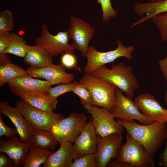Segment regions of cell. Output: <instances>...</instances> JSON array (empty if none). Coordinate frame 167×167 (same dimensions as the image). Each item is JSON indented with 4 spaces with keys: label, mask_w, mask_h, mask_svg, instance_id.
Masks as SVG:
<instances>
[{
    "label": "cell",
    "mask_w": 167,
    "mask_h": 167,
    "mask_svg": "<svg viewBox=\"0 0 167 167\" xmlns=\"http://www.w3.org/2000/svg\"><path fill=\"white\" fill-rule=\"evenodd\" d=\"M117 121L127 133L145 148L152 158L158 152L167 137V122L154 121L148 124H139L135 120Z\"/></svg>",
    "instance_id": "cell-1"
},
{
    "label": "cell",
    "mask_w": 167,
    "mask_h": 167,
    "mask_svg": "<svg viewBox=\"0 0 167 167\" xmlns=\"http://www.w3.org/2000/svg\"><path fill=\"white\" fill-rule=\"evenodd\" d=\"M133 67L123 62L113 63L109 69L102 66L92 74L94 76L103 79L119 88L127 96L133 98L135 91L138 89L139 84L133 73Z\"/></svg>",
    "instance_id": "cell-2"
},
{
    "label": "cell",
    "mask_w": 167,
    "mask_h": 167,
    "mask_svg": "<svg viewBox=\"0 0 167 167\" xmlns=\"http://www.w3.org/2000/svg\"><path fill=\"white\" fill-rule=\"evenodd\" d=\"M79 82L90 92L93 105L105 107L110 111L116 104L117 87L114 85L92 73H84Z\"/></svg>",
    "instance_id": "cell-3"
},
{
    "label": "cell",
    "mask_w": 167,
    "mask_h": 167,
    "mask_svg": "<svg viewBox=\"0 0 167 167\" xmlns=\"http://www.w3.org/2000/svg\"><path fill=\"white\" fill-rule=\"evenodd\" d=\"M116 43L117 47L115 49L105 52L98 51L93 46H89L86 55L87 63L84 69V73H92L102 66L113 62L120 57L131 60L133 58L132 54L134 50V46H126L119 40Z\"/></svg>",
    "instance_id": "cell-4"
},
{
    "label": "cell",
    "mask_w": 167,
    "mask_h": 167,
    "mask_svg": "<svg viewBox=\"0 0 167 167\" xmlns=\"http://www.w3.org/2000/svg\"><path fill=\"white\" fill-rule=\"evenodd\" d=\"M126 142L121 146L116 157L117 161L128 163L130 167H154V160L143 147L134 139L128 133Z\"/></svg>",
    "instance_id": "cell-5"
},
{
    "label": "cell",
    "mask_w": 167,
    "mask_h": 167,
    "mask_svg": "<svg viewBox=\"0 0 167 167\" xmlns=\"http://www.w3.org/2000/svg\"><path fill=\"white\" fill-rule=\"evenodd\" d=\"M89 118L84 113H71L58 121L49 131L58 142L72 143L80 134Z\"/></svg>",
    "instance_id": "cell-6"
},
{
    "label": "cell",
    "mask_w": 167,
    "mask_h": 167,
    "mask_svg": "<svg viewBox=\"0 0 167 167\" xmlns=\"http://www.w3.org/2000/svg\"><path fill=\"white\" fill-rule=\"evenodd\" d=\"M15 107L36 129L49 131L53 125L64 118L53 111H45L36 108L21 98L16 102Z\"/></svg>",
    "instance_id": "cell-7"
},
{
    "label": "cell",
    "mask_w": 167,
    "mask_h": 167,
    "mask_svg": "<svg viewBox=\"0 0 167 167\" xmlns=\"http://www.w3.org/2000/svg\"><path fill=\"white\" fill-rule=\"evenodd\" d=\"M69 39L66 31L59 32L53 35L49 31L46 24L43 23L41 35L36 39L35 42L53 57L74 52L75 49L72 44H69Z\"/></svg>",
    "instance_id": "cell-8"
},
{
    "label": "cell",
    "mask_w": 167,
    "mask_h": 167,
    "mask_svg": "<svg viewBox=\"0 0 167 167\" xmlns=\"http://www.w3.org/2000/svg\"><path fill=\"white\" fill-rule=\"evenodd\" d=\"M115 95L116 103L110 111L114 118L125 121L136 120L143 124H149L154 122L143 115L132 98L124 96L117 87Z\"/></svg>",
    "instance_id": "cell-9"
},
{
    "label": "cell",
    "mask_w": 167,
    "mask_h": 167,
    "mask_svg": "<svg viewBox=\"0 0 167 167\" xmlns=\"http://www.w3.org/2000/svg\"><path fill=\"white\" fill-rule=\"evenodd\" d=\"M83 107L91 115L97 135L104 136L113 133H122L124 131L123 127L114 120L113 114L106 108L94 105H87Z\"/></svg>",
    "instance_id": "cell-10"
},
{
    "label": "cell",
    "mask_w": 167,
    "mask_h": 167,
    "mask_svg": "<svg viewBox=\"0 0 167 167\" xmlns=\"http://www.w3.org/2000/svg\"><path fill=\"white\" fill-rule=\"evenodd\" d=\"M70 25L66 32L69 39L72 40V45L75 49L79 51L83 57H86L90 41L93 37V27L84 20L72 16Z\"/></svg>",
    "instance_id": "cell-11"
},
{
    "label": "cell",
    "mask_w": 167,
    "mask_h": 167,
    "mask_svg": "<svg viewBox=\"0 0 167 167\" xmlns=\"http://www.w3.org/2000/svg\"><path fill=\"white\" fill-rule=\"evenodd\" d=\"M32 77L28 75L15 78L8 83V86L13 94L22 98L48 93L49 88L52 86L51 84L46 80Z\"/></svg>",
    "instance_id": "cell-12"
},
{
    "label": "cell",
    "mask_w": 167,
    "mask_h": 167,
    "mask_svg": "<svg viewBox=\"0 0 167 167\" xmlns=\"http://www.w3.org/2000/svg\"><path fill=\"white\" fill-rule=\"evenodd\" d=\"M122 139L121 133H113L104 136L97 135L96 153L98 161V167H106L111 159L116 157Z\"/></svg>",
    "instance_id": "cell-13"
},
{
    "label": "cell",
    "mask_w": 167,
    "mask_h": 167,
    "mask_svg": "<svg viewBox=\"0 0 167 167\" xmlns=\"http://www.w3.org/2000/svg\"><path fill=\"white\" fill-rule=\"evenodd\" d=\"M27 71L30 76L41 78L49 82L52 85L73 81L75 76L73 74L66 72L65 67L61 64L53 63L43 67L36 68L28 67Z\"/></svg>",
    "instance_id": "cell-14"
},
{
    "label": "cell",
    "mask_w": 167,
    "mask_h": 167,
    "mask_svg": "<svg viewBox=\"0 0 167 167\" xmlns=\"http://www.w3.org/2000/svg\"><path fill=\"white\" fill-rule=\"evenodd\" d=\"M1 114L7 117L12 121L19 135V140L24 143L31 141L35 129L30 124L20 112L15 107H13L6 102H0Z\"/></svg>",
    "instance_id": "cell-15"
},
{
    "label": "cell",
    "mask_w": 167,
    "mask_h": 167,
    "mask_svg": "<svg viewBox=\"0 0 167 167\" xmlns=\"http://www.w3.org/2000/svg\"><path fill=\"white\" fill-rule=\"evenodd\" d=\"M72 145L75 155L74 160L79 158L88 154L96 152L97 134L92 118L86 123Z\"/></svg>",
    "instance_id": "cell-16"
},
{
    "label": "cell",
    "mask_w": 167,
    "mask_h": 167,
    "mask_svg": "<svg viewBox=\"0 0 167 167\" xmlns=\"http://www.w3.org/2000/svg\"><path fill=\"white\" fill-rule=\"evenodd\" d=\"M140 112L153 121L167 122V109L162 107L156 98L148 93L141 94L134 99Z\"/></svg>",
    "instance_id": "cell-17"
},
{
    "label": "cell",
    "mask_w": 167,
    "mask_h": 167,
    "mask_svg": "<svg viewBox=\"0 0 167 167\" xmlns=\"http://www.w3.org/2000/svg\"><path fill=\"white\" fill-rule=\"evenodd\" d=\"M32 141L24 143L16 136L10 138L7 141L0 143V152L5 153L15 162L16 167L22 166L23 161L31 148Z\"/></svg>",
    "instance_id": "cell-18"
},
{
    "label": "cell",
    "mask_w": 167,
    "mask_h": 167,
    "mask_svg": "<svg viewBox=\"0 0 167 167\" xmlns=\"http://www.w3.org/2000/svg\"><path fill=\"white\" fill-rule=\"evenodd\" d=\"M60 146L47 158L42 165L44 167H70L75 157L72 143L60 142Z\"/></svg>",
    "instance_id": "cell-19"
},
{
    "label": "cell",
    "mask_w": 167,
    "mask_h": 167,
    "mask_svg": "<svg viewBox=\"0 0 167 167\" xmlns=\"http://www.w3.org/2000/svg\"><path fill=\"white\" fill-rule=\"evenodd\" d=\"M24 61L30 67L36 68H42L53 63L52 57L36 44L33 45H27V53Z\"/></svg>",
    "instance_id": "cell-20"
},
{
    "label": "cell",
    "mask_w": 167,
    "mask_h": 167,
    "mask_svg": "<svg viewBox=\"0 0 167 167\" xmlns=\"http://www.w3.org/2000/svg\"><path fill=\"white\" fill-rule=\"evenodd\" d=\"M53 152L52 150L41 148L33 145L25 158L22 166L24 167H40Z\"/></svg>",
    "instance_id": "cell-21"
},
{
    "label": "cell",
    "mask_w": 167,
    "mask_h": 167,
    "mask_svg": "<svg viewBox=\"0 0 167 167\" xmlns=\"http://www.w3.org/2000/svg\"><path fill=\"white\" fill-rule=\"evenodd\" d=\"M22 98L32 106L47 112L53 111L58 103L57 98L48 93L27 96Z\"/></svg>",
    "instance_id": "cell-22"
},
{
    "label": "cell",
    "mask_w": 167,
    "mask_h": 167,
    "mask_svg": "<svg viewBox=\"0 0 167 167\" xmlns=\"http://www.w3.org/2000/svg\"><path fill=\"white\" fill-rule=\"evenodd\" d=\"M28 75L27 70L11 62L0 66V86H4L12 79Z\"/></svg>",
    "instance_id": "cell-23"
},
{
    "label": "cell",
    "mask_w": 167,
    "mask_h": 167,
    "mask_svg": "<svg viewBox=\"0 0 167 167\" xmlns=\"http://www.w3.org/2000/svg\"><path fill=\"white\" fill-rule=\"evenodd\" d=\"M31 141L33 145L51 150H54L58 142L49 131L36 129Z\"/></svg>",
    "instance_id": "cell-24"
},
{
    "label": "cell",
    "mask_w": 167,
    "mask_h": 167,
    "mask_svg": "<svg viewBox=\"0 0 167 167\" xmlns=\"http://www.w3.org/2000/svg\"><path fill=\"white\" fill-rule=\"evenodd\" d=\"M10 43L4 54H10L24 58L27 51V45L24 37L19 34L11 32Z\"/></svg>",
    "instance_id": "cell-25"
},
{
    "label": "cell",
    "mask_w": 167,
    "mask_h": 167,
    "mask_svg": "<svg viewBox=\"0 0 167 167\" xmlns=\"http://www.w3.org/2000/svg\"><path fill=\"white\" fill-rule=\"evenodd\" d=\"M142 10L148 19H152L157 15L167 12V0L143 3Z\"/></svg>",
    "instance_id": "cell-26"
},
{
    "label": "cell",
    "mask_w": 167,
    "mask_h": 167,
    "mask_svg": "<svg viewBox=\"0 0 167 167\" xmlns=\"http://www.w3.org/2000/svg\"><path fill=\"white\" fill-rule=\"evenodd\" d=\"M98 164L96 153H93L74 159L70 167H98Z\"/></svg>",
    "instance_id": "cell-27"
},
{
    "label": "cell",
    "mask_w": 167,
    "mask_h": 167,
    "mask_svg": "<svg viewBox=\"0 0 167 167\" xmlns=\"http://www.w3.org/2000/svg\"><path fill=\"white\" fill-rule=\"evenodd\" d=\"M153 23L159 29L161 40L167 41V12L160 13L152 18Z\"/></svg>",
    "instance_id": "cell-28"
},
{
    "label": "cell",
    "mask_w": 167,
    "mask_h": 167,
    "mask_svg": "<svg viewBox=\"0 0 167 167\" xmlns=\"http://www.w3.org/2000/svg\"><path fill=\"white\" fill-rule=\"evenodd\" d=\"M72 92L79 97L83 106L87 105H93L92 95L89 91L82 84L78 82Z\"/></svg>",
    "instance_id": "cell-29"
},
{
    "label": "cell",
    "mask_w": 167,
    "mask_h": 167,
    "mask_svg": "<svg viewBox=\"0 0 167 167\" xmlns=\"http://www.w3.org/2000/svg\"><path fill=\"white\" fill-rule=\"evenodd\" d=\"M14 28V19L9 10L6 9L0 12V32H9Z\"/></svg>",
    "instance_id": "cell-30"
},
{
    "label": "cell",
    "mask_w": 167,
    "mask_h": 167,
    "mask_svg": "<svg viewBox=\"0 0 167 167\" xmlns=\"http://www.w3.org/2000/svg\"><path fill=\"white\" fill-rule=\"evenodd\" d=\"M78 82L74 81L69 83H64L54 87H50L48 92L52 96L57 98L61 95L65 93L72 92L73 89Z\"/></svg>",
    "instance_id": "cell-31"
},
{
    "label": "cell",
    "mask_w": 167,
    "mask_h": 167,
    "mask_svg": "<svg viewBox=\"0 0 167 167\" xmlns=\"http://www.w3.org/2000/svg\"><path fill=\"white\" fill-rule=\"evenodd\" d=\"M97 2L101 5V7L103 21H107L110 18L116 17L117 12L112 7L110 0H97Z\"/></svg>",
    "instance_id": "cell-32"
},
{
    "label": "cell",
    "mask_w": 167,
    "mask_h": 167,
    "mask_svg": "<svg viewBox=\"0 0 167 167\" xmlns=\"http://www.w3.org/2000/svg\"><path fill=\"white\" fill-rule=\"evenodd\" d=\"M72 53H65L62 54L61 58V63L65 67L70 69L75 66L77 59Z\"/></svg>",
    "instance_id": "cell-33"
},
{
    "label": "cell",
    "mask_w": 167,
    "mask_h": 167,
    "mask_svg": "<svg viewBox=\"0 0 167 167\" xmlns=\"http://www.w3.org/2000/svg\"><path fill=\"white\" fill-rule=\"evenodd\" d=\"M18 134L16 129L8 127L5 124L2 120L1 114L0 115V136H5L11 138L16 136Z\"/></svg>",
    "instance_id": "cell-34"
},
{
    "label": "cell",
    "mask_w": 167,
    "mask_h": 167,
    "mask_svg": "<svg viewBox=\"0 0 167 167\" xmlns=\"http://www.w3.org/2000/svg\"><path fill=\"white\" fill-rule=\"evenodd\" d=\"M11 39V33L0 32V54L4 53L9 45Z\"/></svg>",
    "instance_id": "cell-35"
},
{
    "label": "cell",
    "mask_w": 167,
    "mask_h": 167,
    "mask_svg": "<svg viewBox=\"0 0 167 167\" xmlns=\"http://www.w3.org/2000/svg\"><path fill=\"white\" fill-rule=\"evenodd\" d=\"M11 159L8 157L3 154L0 155V167H16L15 163L11 162L10 161Z\"/></svg>",
    "instance_id": "cell-36"
},
{
    "label": "cell",
    "mask_w": 167,
    "mask_h": 167,
    "mask_svg": "<svg viewBox=\"0 0 167 167\" xmlns=\"http://www.w3.org/2000/svg\"><path fill=\"white\" fill-rule=\"evenodd\" d=\"M158 63L160 70L166 80L167 84V56L160 60Z\"/></svg>",
    "instance_id": "cell-37"
},
{
    "label": "cell",
    "mask_w": 167,
    "mask_h": 167,
    "mask_svg": "<svg viewBox=\"0 0 167 167\" xmlns=\"http://www.w3.org/2000/svg\"><path fill=\"white\" fill-rule=\"evenodd\" d=\"M166 141L165 149L160 155L159 159V165L163 167H167V137Z\"/></svg>",
    "instance_id": "cell-38"
},
{
    "label": "cell",
    "mask_w": 167,
    "mask_h": 167,
    "mask_svg": "<svg viewBox=\"0 0 167 167\" xmlns=\"http://www.w3.org/2000/svg\"><path fill=\"white\" fill-rule=\"evenodd\" d=\"M106 167H130L129 165L126 162H119L116 161H110Z\"/></svg>",
    "instance_id": "cell-39"
},
{
    "label": "cell",
    "mask_w": 167,
    "mask_h": 167,
    "mask_svg": "<svg viewBox=\"0 0 167 167\" xmlns=\"http://www.w3.org/2000/svg\"><path fill=\"white\" fill-rule=\"evenodd\" d=\"M11 62L10 58L7 54H0V65H4Z\"/></svg>",
    "instance_id": "cell-40"
},
{
    "label": "cell",
    "mask_w": 167,
    "mask_h": 167,
    "mask_svg": "<svg viewBox=\"0 0 167 167\" xmlns=\"http://www.w3.org/2000/svg\"><path fill=\"white\" fill-rule=\"evenodd\" d=\"M165 100L167 106V89L166 90L165 96Z\"/></svg>",
    "instance_id": "cell-41"
},
{
    "label": "cell",
    "mask_w": 167,
    "mask_h": 167,
    "mask_svg": "<svg viewBox=\"0 0 167 167\" xmlns=\"http://www.w3.org/2000/svg\"><path fill=\"white\" fill-rule=\"evenodd\" d=\"M148 1H150L151 2H156L162 1L163 0H146Z\"/></svg>",
    "instance_id": "cell-42"
}]
</instances>
